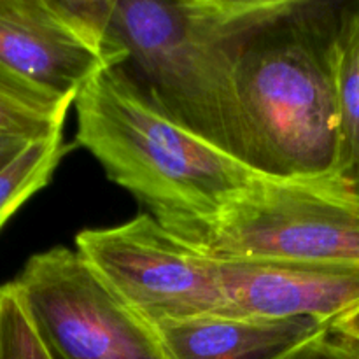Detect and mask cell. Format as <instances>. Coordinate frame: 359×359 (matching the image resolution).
Listing matches in <instances>:
<instances>
[{
    "label": "cell",
    "mask_w": 359,
    "mask_h": 359,
    "mask_svg": "<svg viewBox=\"0 0 359 359\" xmlns=\"http://www.w3.org/2000/svg\"><path fill=\"white\" fill-rule=\"evenodd\" d=\"M70 98L56 97L0 63V135L34 140L63 132Z\"/></svg>",
    "instance_id": "30bf717a"
},
{
    "label": "cell",
    "mask_w": 359,
    "mask_h": 359,
    "mask_svg": "<svg viewBox=\"0 0 359 359\" xmlns=\"http://www.w3.org/2000/svg\"><path fill=\"white\" fill-rule=\"evenodd\" d=\"M339 177L359 193V6L342 41L339 60Z\"/></svg>",
    "instance_id": "7c38bea8"
},
{
    "label": "cell",
    "mask_w": 359,
    "mask_h": 359,
    "mask_svg": "<svg viewBox=\"0 0 359 359\" xmlns=\"http://www.w3.org/2000/svg\"><path fill=\"white\" fill-rule=\"evenodd\" d=\"M76 251L100 283L153 328L228 316L217 259L203 255L151 214L83 230Z\"/></svg>",
    "instance_id": "5b68a950"
},
{
    "label": "cell",
    "mask_w": 359,
    "mask_h": 359,
    "mask_svg": "<svg viewBox=\"0 0 359 359\" xmlns=\"http://www.w3.org/2000/svg\"><path fill=\"white\" fill-rule=\"evenodd\" d=\"M291 359H359V342L335 328H328Z\"/></svg>",
    "instance_id": "5bb4252c"
},
{
    "label": "cell",
    "mask_w": 359,
    "mask_h": 359,
    "mask_svg": "<svg viewBox=\"0 0 359 359\" xmlns=\"http://www.w3.org/2000/svg\"><path fill=\"white\" fill-rule=\"evenodd\" d=\"M28 144H30L28 140L16 139V137L9 135H0V170L6 168Z\"/></svg>",
    "instance_id": "9a60e30c"
},
{
    "label": "cell",
    "mask_w": 359,
    "mask_h": 359,
    "mask_svg": "<svg viewBox=\"0 0 359 359\" xmlns=\"http://www.w3.org/2000/svg\"><path fill=\"white\" fill-rule=\"evenodd\" d=\"M63 133L28 144L6 168L0 170V230L30 196L49 184L60 161L72 149Z\"/></svg>",
    "instance_id": "8fae6325"
},
{
    "label": "cell",
    "mask_w": 359,
    "mask_h": 359,
    "mask_svg": "<svg viewBox=\"0 0 359 359\" xmlns=\"http://www.w3.org/2000/svg\"><path fill=\"white\" fill-rule=\"evenodd\" d=\"M0 359H56L14 283L0 286Z\"/></svg>",
    "instance_id": "4fadbf2b"
},
{
    "label": "cell",
    "mask_w": 359,
    "mask_h": 359,
    "mask_svg": "<svg viewBox=\"0 0 359 359\" xmlns=\"http://www.w3.org/2000/svg\"><path fill=\"white\" fill-rule=\"evenodd\" d=\"M332 328L346 333L347 337H351V339L358 340L359 342V311L354 312V314H351L349 318H346L344 321H340L339 325L332 326Z\"/></svg>",
    "instance_id": "2e32d148"
},
{
    "label": "cell",
    "mask_w": 359,
    "mask_h": 359,
    "mask_svg": "<svg viewBox=\"0 0 359 359\" xmlns=\"http://www.w3.org/2000/svg\"><path fill=\"white\" fill-rule=\"evenodd\" d=\"M154 330L170 359H291L328 328L311 319L203 316Z\"/></svg>",
    "instance_id": "9c48e42d"
},
{
    "label": "cell",
    "mask_w": 359,
    "mask_h": 359,
    "mask_svg": "<svg viewBox=\"0 0 359 359\" xmlns=\"http://www.w3.org/2000/svg\"><path fill=\"white\" fill-rule=\"evenodd\" d=\"M13 283L56 359H170L156 330L123 305L76 249L34 255Z\"/></svg>",
    "instance_id": "8992f818"
},
{
    "label": "cell",
    "mask_w": 359,
    "mask_h": 359,
    "mask_svg": "<svg viewBox=\"0 0 359 359\" xmlns=\"http://www.w3.org/2000/svg\"><path fill=\"white\" fill-rule=\"evenodd\" d=\"M74 107L77 146L175 235L265 177L177 125L116 67L98 72Z\"/></svg>",
    "instance_id": "3957f363"
},
{
    "label": "cell",
    "mask_w": 359,
    "mask_h": 359,
    "mask_svg": "<svg viewBox=\"0 0 359 359\" xmlns=\"http://www.w3.org/2000/svg\"><path fill=\"white\" fill-rule=\"evenodd\" d=\"M0 63L74 102L98 72L114 67L81 0H0Z\"/></svg>",
    "instance_id": "52a82bcc"
},
{
    "label": "cell",
    "mask_w": 359,
    "mask_h": 359,
    "mask_svg": "<svg viewBox=\"0 0 359 359\" xmlns=\"http://www.w3.org/2000/svg\"><path fill=\"white\" fill-rule=\"evenodd\" d=\"M291 0H88L114 60L168 118L248 165L238 62Z\"/></svg>",
    "instance_id": "6da1fadb"
},
{
    "label": "cell",
    "mask_w": 359,
    "mask_h": 359,
    "mask_svg": "<svg viewBox=\"0 0 359 359\" xmlns=\"http://www.w3.org/2000/svg\"><path fill=\"white\" fill-rule=\"evenodd\" d=\"M359 2L291 0L238 62L248 165L272 179L339 177V60Z\"/></svg>",
    "instance_id": "7a4b0ae2"
},
{
    "label": "cell",
    "mask_w": 359,
    "mask_h": 359,
    "mask_svg": "<svg viewBox=\"0 0 359 359\" xmlns=\"http://www.w3.org/2000/svg\"><path fill=\"white\" fill-rule=\"evenodd\" d=\"M228 316L311 319L332 328L359 311V266L221 262Z\"/></svg>",
    "instance_id": "ba28073f"
},
{
    "label": "cell",
    "mask_w": 359,
    "mask_h": 359,
    "mask_svg": "<svg viewBox=\"0 0 359 359\" xmlns=\"http://www.w3.org/2000/svg\"><path fill=\"white\" fill-rule=\"evenodd\" d=\"M177 237L221 262L359 266V193L340 179L262 177Z\"/></svg>",
    "instance_id": "277c9868"
}]
</instances>
